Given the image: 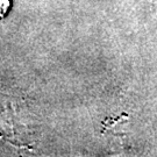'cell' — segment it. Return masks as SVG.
Here are the masks:
<instances>
[{
    "label": "cell",
    "instance_id": "6da1fadb",
    "mask_svg": "<svg viewBox=\"0 0 157 157\" xmlns=\"http://www.w3.org/2000/svg\"><path fill=\"white\" fill-rule=\"evenodd\" d=\"M10 7H11V1L10 0H0V17L5 15Z\"/></svg>",
    "mask_w": 157,
    "mask_h": 157
}]
</instances>
